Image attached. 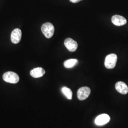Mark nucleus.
Segmentation results:
<instances>
[{"instance_id":"nucleus-4","label":"nucleus","mask_w":128,"mask_h":128,"mask_svg":"<svg viewBox=\"0 0 128 128\" xmlns=\"http://www.w3.org/2000/svg\"><path fill=\"white\" fill-rule=\"evenodd\" d=\"M91 93L90 88L87 86L81 87L78 90L77 96L78 98L80 101H83L87 98Z\"/></svg>"},{"instance_id":"nucleus-3","label":"nucleus","mask_w":128,"mask_h":128,"mask_svg":"<svg viewBox=\"0 0 128 128\" xmlns=\"http://www.w3.org/2000/svg\"><path fill=\"white\" fill-rule=\"evenodd\" d=\"M3 79L6 82L11 84H16L20 80L18 75L13 72H7L4 74Z\"/></svg>"},{"instance_id":"nucleus-9","label":"nucleus","mask_w":128,"mask_h":128,"mask_svg":"<svg viewBox=\"0 0 128 128\" xmlns=\"http://www.w3.org/2000/svg\"><path fill=\"white\" fill-rule=\"evenodd\" d=\"M116 90L121 94H126L128 92V87L127 85L123 82H118L115 84Z\"/></svg>"},{"instance_id":"nucleus-8","label":"nucleus","mask_w":128,"mask_h":128,"mask_svg":"<svg viewBox=\"0 0 128 128\" xmlns=\"http://www.w3.org/2000/svg\"><path fill=\"white\" fill-rule=\"evenodd\" d=\"M110 116L106 114L99 115L95 120V124L98 126H102L109 122Z\"/></svg>"},{"instance_id":"nucleus-11","label":"nucleus","mask_w":128,"mask_h":128,"mask_svg":"<svg viewBox=\"0 0 128 128\" xmlns=\"http://www.w3.org/2000/svg\"><path fill=\"white\" fill-rule=\"evenodd\" d=\"M78 60L76 59H70L66 60L64 62V66L66 68H73L78 64Z\"/></svg>"},{"instance_id":"nucleus-5","label":"nucleus","mask_w":128,"mask_h":128,"mask_svg":"<svg viewBox=\"0 0 128 128\" xmlns=\"http://www.w3.org/2000/svg\"><path fill=\"white\" fill-rule=\"evenodd\" d=\"M64 45L70 52H74L78 48V43L71 38H68L64 41Z\"/></svg>"},{"instance_id":"nucleus-13","label":"nucleus","mask_w":128,"mask_h":128,"mask_svg":"<svg viewBox=\"0 0 128 128\" xmlns=\"http://www.w3.org/2000/svg\"><path fill=\"white\" fill-rule=\"evenodd\" d=\"M81 0H70V1L73 3H77Z\"/></svg>"},{"instance_id":"nucleus-7","label":"nucleus","mask_w":128,"mask_h":128,"mask_svg":"<svg viewBox=\"0 0 128 128\" xmlns=\"http://www.w3.org/2000/svg\"><path fill=\"white\" fill-rule=\"evenodd\" d=\"M112 22L117 26H124L127 23V20L123 16L119 15H115L112 18Z\"/></svg>"},{"instance_id":"nucleus-10","label":"nucleus","mask_w":128,"mask_h":128,"mask_svg":"<svg viewBox=\"0 0 128 128\" xmlns=\"http://www.w3.org/2000/svg\"><path fill=\"white\" fill-rule=\"evenodd\" d=\"M45 74V71L42 68H37L31 70L30 74L33 78H41Z\"/></svg>"},{"instance_id":"nucleus-12","label":"nucleus","mask_w":128,"mask_h":128,"mask_svg":"<svg viewBox=\"0 0 128 128\" xmlns=\"http://www.w3.org/2000/svg\"><path fill=\"white\" fill-rule=\"evenodd\" d=\"M61 91L62 93L64 94L65 96L66 97V98L69 99V100H71L72 98V92L71 90L70 89L66 87H63Z\"/></svg>"},{"instance_id":"nucleus-2","label":"nucleus","mask_w":128,"mask_h":128,"mask_svg":"<svg viewBox=\"0 0 128 128\" xmlns=\"http://www.w3.org/2000/svg\"><path fill=\"white\" fill-rule=\"evenodd\" d=\"M117 61V56L115 54L107 55L105 58L104 65L107 69L114 68Z\"/></svg>"},{"instance_id":"nucleus-1","label":"nucleus","mask_w":128,"mask_h":128,"mask_svg":"<svg viewBox=\"0 0 128 128\" xmlns=\"http://www.w3.org/2000/svg\"><path fill=\"white\" fill-rule=\"evenodd\" d=\"M41 31L44 36L48 38H50L54 35L55 28L53 25L50 22H46L42 25Z\"/></svg>"},{"instance_id":"nucleus-6","label":"nucleus","mask_w":128,"mask_h":128,"mask_svg":"<svg viewBox=\"0 0 128 128\" xmlns=\"http://www.w3.org/2000/svg\"><path fill=\"white\" fill-rule=\"evenodd\" d=\"M22 33L20 28H15L12 32L10 39L11 41L14 44H18L22 38Z\"/></svg>"}]
</instances>
